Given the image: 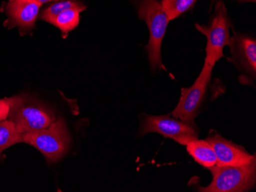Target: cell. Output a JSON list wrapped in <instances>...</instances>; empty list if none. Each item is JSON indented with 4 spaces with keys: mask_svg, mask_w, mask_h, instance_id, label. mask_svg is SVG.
Returning <instances> with one entry per match:
<instances>
[{
    "mask_svg": "<svg viewBox=\"0 0 256 192\" xmlns=\"http://www.w3.org/2000/svg\"><path fill=\"white\" fill-rule=\"evenodd\" d=\"M5 99L10 107L7 119L22 134L42 130L56 120L52 110L27 94Z\"/></svg>",
    "mask_w": 256,
    "mask_h": 192,
    "instance_id": "1",
    "label": "cell"
},
{
    "mask_svg": "<svg viewBox=\"0 0 256 192\" xmlns=\"http://www.w3.org/2000/svg\"><path fill=\"white\" fill-rule=\"evenodd\" d=\"M139 18L146 21L150 39L146 46L151 70L165 69L161 61V45L169 23V18L158 0H136Z\"/></svg>",
    "mask_w": 256,
    "mask_h": 192,
    "instance_id": "2",
    "label": "cell"
},
{
    "mask_svg": "<svg viewBox=\"0 0 256 192\" xmlns=\"http://www.w3.org/2000/svg\"><path fill=\"white\" fill-rule=\"evenodd\" d=\"M23 142L37 149L48 163H54L66 154L71 137L64 119H56L51 125L42 130L23 133Z\"/></svg>",
    "mask_w": 256,
    "mask_h": 192,
    "instance_id": "3",
    "label": "cell"
},
{
    "mask_svg": "<svg viewBox=\"0 0 256 192\" xmlns=\"http://www.w3.org/2000/svg\"><path fill=\"white\" fill-rule=\"evenodd\" d=\"M212 183L207 187H199L202 192H248L256 186V160L242 166H214L210 168Z\"/></svg>",
    "mask_w": 256,
    "mask_h": 192,
    "instance_id": "4",
    "label": "cell"
},
{
    "mask_svg": "<svg viewBox=\"0 0 256 192\" xmlns=\"http://www.w3.org/2000/svg\"><path fill=\"white\" fill-rule=\"evenodd\" d=\"M195 25L196 28L207 38L205 62L214 67L216 63L224 57V47L228 45L230 39V28L232 27V22L224 2L222 1L217 2L208 25L199 24Z\"/></svg>",
    "mask_w": 256,
    "mask_h": 192,
    "instance_id": "5",
    "label": "cell"
},
{
    "mask_svg": "<svg viewBox=\"0 0 256 192\" xmlns=\"http://www.w3.org/2000/svg\"><path fill=\"white\" fill-rule=\"evenodd\" d=\"M156 133L165 138L174 140L180 144H188L189 142L198 139L199 129L194 123L184 121L169 116L148 115L144 118L139 136L146 133Z\"/></svg>",
    "mask_w": 256,
    "mask_h": 192,
    "instance_id": "6",
    "label": "cell"
},
{
    "mask_svg": "<svg viewBox=\"0 0 256 192\" xmlns=\"http://www.w3.org/2000/svg\"><path fill=\"white\" fill-rule=\"evenodd\" d=\"M212 67L204 63L202 71L194 84L188 88H182L179 103L170 114L172 117L194 123L205 100L212 77Z\"/></svg>",
    "mask_w": 256,
    "mask_h": 192,
    "instance_id": "7",
    "label": "cell"
},
{
    "mask_svg": "<svg viewBox=\"0 0 256 192\" xmlns=\"http://www.w3.org/2000/svg\"><path fill=\"white\" fill-rule=\"evenodd\" d=\"M231 58H228L241 73L240 80L243 84H251L256 77V41L244 34L235 33L228 44Z\"/></svg>",
    "mask_w": 256,
    "mask_h": 192,
    "instance_id": "8",
    "label": "cell"
},
{
    "mask_svg": "<svg viewBox=\"0 0 256 192\" xmlns=\"http://www.w3.org/2000/svg\"><path fill=\"white\" fill-rule=\"evenodd\" d=\"M215 151L217 166H242L256 161V156L245 149L221 137L216 132L211 131L206 139Z\"/></svg>",
    "mask_w": 256,
    "mask_h": 192,
    "instance_id": "9",
    "label": "cell"
},
{
    "mask_svg": "<svg viewBox=\"0 0 256 192\" xmlns=\"http://www.w3.org/2000/svg\"><path fill=\"white\" fill-rule=\"evenodd\" d=\"M42 5L36 0H12L6 5L7 26L18 27L26 33L36 27Z\"/></svg>",
    "mask_w": 256,
    "mask_h": 192,
    "instance_id": "10",
    "label": "cell"
},
{
    "mask_svg": "<svg viewBox=\"0 0 256 192\" xmlns=\"http://www.w3.org/2000/svg\"><path fill=\"white\" fill-rule=\"evenodd\" d=\"M186 146L190 156H192V159L200 166L210 169L216 165L215 151L207 140L196 139L189 142Z\"/></svg>",
    "mask_w": 256,
    "mask_h": 192,
    "instance_id": "11",
    "label": "cell"
},
{
    "mask_svg": "<svg viewBox=\"0 0 256 192\" xmlns=\"http://www.w3.org/2000/svg\"><path fill=\"white\" fill-rule=\"evenodd\" d=\"M86 5L80 4L64 10L52 21V25L60 28L63 38H66L70 31L74 30L80 22V13L86 9Z\"/></svg>",
    "mask_w": 256,
    "mask_h": 192,
    "instance_id": "12",
    "label": "cell"
},
{
    "mask_svg": "<svg viewBox=\"0 0 256 192\" xmlns=\"http://www.w3.org/2000/svg\"><path fill=\"white\" fill-rule=\"evenodd\" d=\"M23 142L22 134L10 120L0 121V156L4 150L16 143Z\"/></svg>",
    "mask_w": 256,
    "mask_h": 192,
    "instance_id": "13",
    "label": "cell"
},
{
    "mask_svg": "<svg viewBox=\"0 0 256 192\" xmlns=\"http://www.w3.org/2000/svg\"><path fill=\"white\" fill-rule=\"evenodd\" d=\"M196 1L197 0H162L160 4L170 21L192 8Z\"/></svg>",
    "mask_w": 256,
    "mask_h": 192,
    "instance_id": "14",
    "label": "cell"
},
{
    "mask_svg": "<svg viewBox=\"0 0 256 192\" xmlns=\"http://www.w3.org/2000/svg\"><path fill=\"white\" fill-rule=\"evenodd\" d=\"M80 4L82 3L77 0H60L44 8L40 15V18L51 24L52 20L63 11L72 7L77 6Z\"/></svg>",
    "mask_w": 256,
    "mask_h": 192,
    "instance_id": "15",
    "label": "cell"
},
{
    "mask_svg": "<svg viewBox=\"0 0 256 192\" xmlns=\"http://www.w3.org/2000/svg\"><path fill=\"white\" fill-rule=\"evenodd\" d=\"M10 111V107L6 99L0 100V121L6 120Z\"/></svg>",
    "mask_w": 256,
    "mask_h": 192,
    "instance_id": "16",
    "label": "cell"
},
{
    "mask_svg": "<svg viewBox=\"0 0 256 192\" xmlns=\"http://www.w3.org/2000/svg\"><path fill=\"white\" fill-rule=\"evenodd\" d=\"M36 1H38L41 5H42L44 3H48V2H54V1L56 2V1H60V0H36Z\"/></svg>",
    "mask_w": 256,
    "mask_h": 192,
    "instance_id": "17",
    "label": "cell"
},
{
    "mask_svg": "<svg viewBox=\"0 0 256 192\" xmlns=\"http://www.w3.org/2000/svg\"><path fill=\"white\" fill-rule=\"evenodd\" d=\"M10 1H12V0H10Z\"/></svg>",
    "mask_w": 256,
    "mask_h": 192,
    "instance_id": "18",
    "label": "cell"
}]
</instances>
